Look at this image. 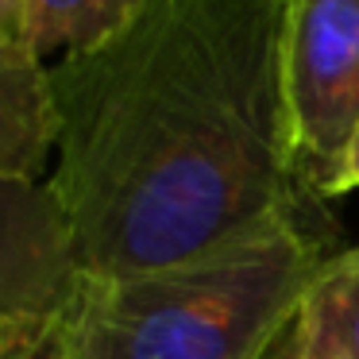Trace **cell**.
I'll use <instances>...</instances> for the list:
<instances>
[{
	"instance_id": "1",
	"label": "cell",
	"mask_w": 359,
	"mask_h": 359,
	"mask_svg": "<svg viewBox=\"0 0 359 359\" xmlns=\"http://www.w3.org/2000/svg\"><path fill=\"white\" fill-rule=\"evenodd\" d=\"M286 0H147L112 43L50 62V186L86 274L232 248L320 201L290 143Z\"/></svg>"
},
{
	"instance_id": "2",
	"label": "cell",
	"mask_w": 359,
	"mask_h": 359,
	"mask_svg": "<svg viewBox=\"0 0 359 359\" xmlns=\"http://www.w3.org/2000/svg\"><path fill=\"white\" fill-rule=\"evenodd\" d=\"M336 251L309 217L132 274H86L43 359H259Z\"/></svg>"
},
{
	"instance_id": "3",
	"label": "cell",
	"mask_w": 359,
	"mask_h": 359,
	"mask_svg": "<svg viewBox=\"0 0 359 359\" xmlns=\"http://www.w3.org/2000/svg\"><path fill=\"white\" fill-rule=\"evenodd\" d=\"M282 93L305 186L325 201L359 128V0H286Z\"/></svg>"
},
{
	"instance_id": "4",
	"label": "cell",
	"mask_w": 359,
	"mask_h": 359,
	"mask_svg": "<svg viewBox=\"0 0 359 359\" xmlns=\"http://www.w3.org/2000/svg\"><path fill=\"white\" fill-rule=\"evenodd\" d=\"M81 282L78 236L50 178L0 174V317L55 328Z\"/></svg>"
},
{
	"instance_id": "5",
	"label": "cell",
	"mask_w": 359,
	"mask_h": 359,
	"mask_svg": "<svg viewBox=\"0 0 359 359\" xmlns=\"http://www.w3.org/2000/svg\"><path fill=\"white\" fill-rule=\"evenodd\" d=\"M58 109L50 66L24 43H0V174L50 178Z\"/></svg>"
},
{
	"instance_id": "6",
	"label": "cell",
	"mask_w": 359,
	"mask_h": 359,
	"mask_svg": "<svg viewBox=\"0 0 359 359\" xmlns=\"http://www.w3.org/2000/svg\"><path fill=\"white\" fill-rule=\"evenodd\" d=\"M147 0H24V47L50 66L112 43Z\"/></svg>"
},
{
	"instance_id": "7",
	"label": "cell",
	"mask_w": 359,
	"mask_h": 359,
	"mask_svg": "<svg viewBox=\"0 0 359 359\" xmlns=\"http://www.w3.org/2000/svg\"><path fill=\"white\" fill-rule=\"evenodd\" d=\"M297 325L325 359H359V248L320 266L297 305Z\"/></svg>"
},
{
	"instance_id": "8",
	"label": "cell",
	"mask_w": 359,
	"mask_h": 359,
	"mask_svg": "<svg viewBox=\"0 0 359 359\" xmlns=\"http://www.w3.org/2000/svg\"><path fill=\"white\" fill-rule=\"evenodd\" d=\"M50 328L0 317V359H43Z\"/></svg>"
},
{
	"instance_id": "9",
	"label": "cell",
	"mask_w": 359,
	"mask_h": 359,
	"mask_svg": "<svg viewBox=\"0 0 359 359\" xmlns=\"http://www.w3.org/2000/svg\"><path fill=\"white\" fill-rule=\"evenodd\" d=\"M259 359H325V355H320V351L305 340L302 325H297V313H294V317L282 325V332L266 344V351Z\"/></svg>"
},
{
	"instance_id": "10",
	"label": "cell",
	"mask_w": 359,
	"mask_h": 359,
	"mask_svg": "<svg viewBox=\"0 0 359 359\" xmlns=\"http://www.w3.org/2000/svg\"><path fill=\"white\" fill-rule=\"evenodd\" d=\"M351 189H359V128L351 135L348 151L340 155V163H336L332 178H328L325 197H340V194H351Z\"/></svg>"
},
{
	"instance_id": "11",
	"label": "cell",
	"mask_w": 359,
	"mask_h": 359,
	"mask_svg": "<svg viewBox=\"0 0 359 359\" xmlns=\"http://www.w3.org/2000/svg\"><path fill=\"white\" fill-rule=\"evenodd\" d=\"M0 43H24V0H0Z\"/></svg>"
}]
</instances>
